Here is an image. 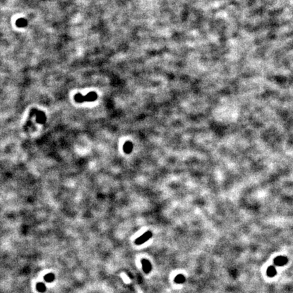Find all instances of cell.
Wrapping results in <instances>:
<instances>
[{
    "instance_id": "1",
    "label": "cell",
    "mask_w": 293,
    "mask_h": 293,
    "mask_svg": "<svg viewBox=\"0 0 293 293\" xmlns=\"http://www.w3.org/2000/svg\"><path fill=\"white\" fill-rule=\"evenodd\" d=\"M153 234H152L151 232L150 231H146L144 234H143L141 236H140L139 238H138L135 240V244L136 245H141L143 243L146 242L147 241H148L149 239H150Z\"/></svg>"
},
{
    "instance_id": "2",
    "label": "cell",
    "mask_w": 293,
    "mask_h": 293,
    "mask_svg": "<svg viewBox=\"0 0 293 293\" xmlns=\"http://www.w3.org/2000/svg\"><path fill=\"white\" fill-rule=\"evenodd\" d=\"M35 115H36V122L39 124H44L46 122V114L43 111H37L35 109Z\"/></svg>"
},
{
    "instance_id": "3",
    "label": "cell",
    "mask_w": 293,
    "mask_h": 293,
    "mask_svg": "<svg viewBox=\"0 0 293 293\" xmlns=\"http://www.w3.org/2000/svg\"><path fill=\"white\" fill-rule=\"evenodd\" d=\"M288 259L286 258V256H277L276 258H275L274 263L276 266H279V267H282V266L285 265L286 263H288Z\"/></svg>"
},
{
    "instance_id": "4",
    "label": "cell",
    "mask_w": 293,
    "mask_h": 293,
    "mask_svg": "<svg viewBox=\"0 0 293 293\" xmlns=\"http://www.w3.org/2000/svg\"><path fill=\"white\" fill-rule=\"evenodd\" d=\"M141 263H142L143 272H144L145 274H149L152 269V265L151 263L149 262L148 260H147V259H143L141 261Z\"/></svg>"
},
{
    "instance_id": "5",
    "label": "cell",
    "mask_w": 293,
    "mask_h": 293,
    "mask_svg": "<svg viewBox=\"0 0 293 293\" xmlns=\"http://www.w3.org/2000/svg\"><path fill=\"white\" fill-rule=\"evenodd\" d=\"M98 95L95 92H90L88 94H87L86 96H84V101L85 102H93L95 101L97 99Z\"/></svg>"
},
{
    "instance_id": "6",
    "label": "cell",
    "mask_w": 293,
    "mask_h": 293,
    "mask_svg": "<svg viewBox=\"0 0 293 293\" xmlns=\"http://www.w3.org/2000/svg\"><path fill=\"white\" fill-rule=\"evenodd\" d=\"M133 149V144L130 141H127L124 145V151L127 154L130 153Z\"/></svg>"
},
{
    "instance_id": "7",
    "label": "cell",
    "mask_w": 293,
    "mask_h": 293,
    "mask_svg": "<svg viewBox=\"0 0 293 293\" xmlns=\"http://www.w3.org/2000/svg\"><path fill=\"white\" fill-rule=\"evenodd\" d=\"M27 24H28L27 21L25 19H23V18L19 19L18 20H16V25L19 28L25 27L26 26H27Z\"/></svg>"
},
{
    "instance_id": "8",
    "label": "cell",
    "mask_w": 293,
    "mask_h": 293,
    "mask_svg": "<svg viewBox=\"0 0 293 293\" xmlns=\"http://www.w3.org/2000/svg\"><path fill=\"white\" fill-rule=\"evenodd\" d=\"M277 274V272L276 268H275L274 266H269V267L267 268V275L270 278H273Z\"/></svg>"
},
{
    "instance_id": "9",
    "label": "cell",
    "mask_w": 293,
    "mask_h": 293,
    "mask_svg": "<svg viewBox=\"0 0 293 293\" xmlns=\"http://www.w3.org/2000/svg\"><path fill=\"white\" fill-rule=\"evenodd\" d=\"M174 282L176 284H183L185 282V278L183 274H178L174 278Z\"/></svg>"
},
{
    "instance_id": "10",
    "label": "cell",
    "mask_w": 293,
    "mask_h": 293,
    "mask_svg": "<svg viewBox=\"0 0 293 293\" xmlns=\"http://www.w3.org/2000/svg\"><path fill=\"white\" fill-rule=\"evenodd\" d=\"M74 99L77 102H79V103H82V102H84V96L82 95V94L77 93L74 96Z\"/></svg>"
},
{
    "instance_id": "11",
    "label": "cell",
    "mask_w": 293,
    "mask_h": 293,
    "mask_svg": "<svg viewBox=\"0 0 293 293\" xmlns=\"http://www.w3.org/2000/svg\"><path fill=\"white\" fill-rule=\"evenodd\" d=\"M37 289L39 290V291H44L45 290V286H44L43 284H39L37 285Z\"/></svg>"
},
{
    "instance_id": "12",
    "label": "cell",
    "mask_w": 293,
    "mask_h": 293,
    "mask_svg": "<svg viewBox=\"0 0 293 293\" xmlns=\"http://www.w3.org/2000/svg\"><path fill=\"white\" fill-rule=\"evenodd\" d=\"M54 278V276L52 275H48V276H46V279L47 281H52Z\"/></svg>"
}]
</instances>
